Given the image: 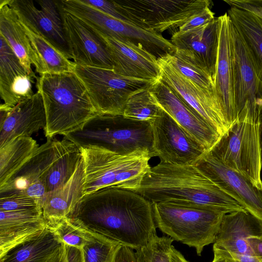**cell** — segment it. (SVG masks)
Instances as JSON below:
<instances>
[{
    "label": "cell",
    "instance_id": "1",
    "mask_svg": "<svg viewBox=\"0 0 262 262\" xmlns=\"http://www.w3.org/2000/svg\"><path fill=\"white\" fill-rule=\"evenodd\" d=\"M68 217L133 250L157 236L152 203L129 190L105 188L85 194Z\"/></svg>",
    "mask_w": 262,
    "mask_h": 262
},
{
    "label": "cell",
    "instance_id": "2",
    "mask_svg": "<svg viewBox=\"0 0 262 262\" xmlns=\"http://www.w3.org/2000/svg\"><path fill=\"white\" fill-rule=\"evenodd\" d=\"M133 191L152 204L168 202L197 206L226 214L246 211L193 165L160 162L151 167Z\"/></svg>",
    "mask_w": 262,
    "mask_h": 262
},
{
    "label": "cell",
    "instance_id": "3",
    "mask_svg": "<svg viewBox=\"0 0 262 262\" xmlns=\"http://www.w3.org/2000/svg\"><path fill=\"white\" fill-rule=\"evenodd\" d=\"M36 80L46 115L45 134L49 139L79 129L99 114L74 72L43 74Z\"/></svg>",
    "mask_w": 262,
    "mask_h": 262
},
{
    "label": "cell",
    "instance_id": "4",
    "mask_svg": "<svg viewBox=\"0 0 262 262\" xmlns=\"http://www.w3.org/2000/svg\"><path fill=\"white\" fill-rule=\"evenodd\" d=\"M63 137L79 148H98L121 155L143 150L152 157L151 123L123 115L98 114L81 128Z\"/></svg>",
    "mask_w": 262,
    "mask_h": 262
},
{
    "label": "cell",
    "instance_id": "5",
    "mask_svg": "<svg viewBox=\"0 0 262 262\" xmlns=\"http://www.w3.org/2000/svg\"><path fill=\"white\" fill-rule=\"evenodd\" d=\"M260 112L243 111L208 151L227 167L262 190Z\"/></svg>",
    "mask_w": 262,
    "mask_h": 262
},
{
    "label": "cell",
    "instance_id": "6",
    "mask_svg": "<svg viewBox=\"0 0 262 262\" xmlns=\"http://www.w3.org/2000/svg\"><path fill=\"white\" fill-rule=\"evenodd\" d=\"M79 149L84 167V195L105 188L133 191L151 168L148 151L121 155L95 147Z\"/></svg>",
    "mask_w": 262,
    "mask_h": 262
},
{
    "label": "cell",
    "instance_id": "7",
    "mask_svg": "<svg viewBox=\"0 0 262 262\" xmlns=\"http://www.w3.org/2000/svg\"><path fill=\"white\" fill-rule=\"evenodd\" d=\"M156 227L173 240L195 248L199 256L214 243L225 213L168 202L152 204Z\"/></svg>",
    "mask_w": 262,
    "mask_h": 262
},
{
    "label": "cell",
    "instance_id": "8",
    "mask_svg": "<svg viewBox=\"0 0 262 262\" xmlns=\"http://www.w3.org/2000/svg\"><path fill=\"white\" fill-rule=\"evenodd\" d=\"M74 72L99 114L122 115L128 99L154 82L99 68L76 65Z\"/></svg>",
    "mask_w": 262,
    "mask_h": 262
},
{
    "label": "cell",
    "instance_id": "9",
    "mask_svg": "<svg viewBox=\"0 0 262 262\" xmlns=\"http://www.w3.org/2000/svg\"><path fill=\"white\" fill-rule=\"evenodd\" d=\"M70 12L94 30L141 47L158 59L176 51V47L160 33L116 19L80 1L72 4Z\"/></svg>",
    "mask_w": 262,
    "mask_h": 262
},
{
    "label": "cell",
    "instance_id": "10",
    "mask_svg": "<svg viewBox=\"0 0 262 262\" xmlns=\"http://www.w3.org/2000/svg\"><path fill=\"white\" fill-rule=\"evenodd\" d=\"M152 156L160 162L176 165H194L206 152L177 122L162 109L151 123Z\"/></svg>",
    "mask_w": 262,
    "mask_h": 262
},
{
    "label": "cell",
    "instance_id": "11",
    "mask_svg": "<svg viewBox=\"0 0 262 262\" xmlns=\"http://www.w3.org/2000/svg\"><path fill=\"white\" fill-rule=\"evenodd\" d=\"M160 78L171 88L200 117L221 136L229 128L223 110L214 92L205 90L183 76L166 57L158 59Z\"/></svg>",
    "mask_w": 262,
    "mask_h": 262
},
{
    "label": "cell",
    "instance_id": "12",
    "mask_svg": "<svg viewBox=\"0 0 262 262\" xmlns=\"http://www.w3.org/2000/svg\"><path fill=\"white\" fill-rule=\"evenodd\" d=\"M130 23L160 33L179 27L185 20V8L189 1H113Z\"/></svg>",
    "mask_w": 262,
    "mask_h": 262
},
{
    "label": "cell",
    "instance_id": "13",
    "mask_svg": "<svg viewBox=\"0 0 262 262\" xmlns=\"http://www.w3.org/2000/svg\"><path fill=\"white\" fill-rule=\"evenodd\" d=\"M248 212L262 221V192L248 179L206 152L194 165Z\"/></svg>",
    "mask_w": 262,
    "mask_h": 262
},
{
    "label": "cell",
    "instance_id": "14",
    "mask_svg": "<svg viewBox=\"0 0 262 262\" xmlns=\"http://www.w3.org/2000/svg\"><path fill=\"white\" fill-rule=\"evenodd\" d=\"M57 7L66 41L75 63L113 70L111 56L97 33L78 18Z\"/></svg>",
    "mask_w": 262,
    "mask_h": 262
},
{
    "label": "cell",
    "instance_id": "15",
    "mask_svg": "<svg viewBox=\"0 0 262 262\" xmlns=\"http://www.w3.org/2000/svg\"><path fill=\"white\" fill-rule=\"evenodd\" d=\"M159 106L206 150L209 151L221 136L198 116L180 96L161 78L149 88Z\"/></svg>",
    "mask_w": 262,
    "mask_h": 262
},
{
    "label": "cell",
    "instance_id": "16",
    "mask_svg": "<svg viewBox=\"0 0 262 262\" xmlns=\"http://www.w3.org/2000/svg\"><path fill=\"white\" fill-rule=\"evenodd\" d=\"M232 41L234 100L237 117L244 111L262 112V81L242 37L233 25Z\"/></svg>",
    "mask_w": 262,
    "mask_h": 262
},
{
    "label": "cell",
    "instance_id": "17",
    "mask_svg": "<svg viewBox=\"0 0 262 262\" xmlns=\"http://www.w3.org/2000/svg\"><path fill=\"white\" fill-rule=\"evenodd\" d=\"M219 38L218 17L190 30L172 34L170 41L177 49L174 53L206 71L214 82Z\"/></svg>",
    "mask_w": 262,
    "mask_h": 262
},
{
    "label": "cell",
    "instance_id": "18",
    "mask_svg": "<svg viewBox=\"0 0 262 262\" xmlns=\"http://www.w3.org/2000/svg\"><path fill=\"white\" fill-rule=\"evenodd\" d=\"M93 29L105 45L112 59L113 71L116 73L152 82L160 78L161 69L155 56L141 47Z\"/></svg>",
    "mask_w": 262,
    "mask_h": 262
},
{
    "label": "cell",
    "instance_id": "19",
    "mask_svg": "<svg viewBox=\"0 0 262 262\" xmlns=\"http://www.w3.org/2000/svg\"><path fill=\"white\" fill-rule=\"evenodd\" d=\"M218 19L219 38L214 92L229 127L237 118L234 100L232 24L227 13L218 17Z\"/></svg>",
    "mask_w": 262,
    "mask_h": 262
},
{
    "label": "cell",
    "instance_id": "20",
    "mask_svg": "<svg viewBox=\"0 0 262 262\" xmlns=\"http://www.w3.org/2000/svg\"><path fill=\"white\" fill-rule=\"evenodd\" d=\"M0 41V96L4 104L14 107L33 95L35 78L28 74L1 35Z\"/></svg>",
    "mask_w": 262,
    "mask_h": 262
},
{
    "label": "cell",
    "instance_id": "21",
    "mask_svg": "<svg viewBox=\"0 0 262 262\" xmlns=\"http://www.w3.org/2000/svg\"><path fill=\"white\" fill-rule=\"evenodd\" d=\"M256 236H262V221L247 211L226 214L213 248L232 254L253 256L247 242Z\"/></svg>",
    "mask_w": 262,
    "mask_h": 262
},
{
    "label": "cell",
    "instance_id": "22",
    "mask_svg": "<svg viewBox=\"0 0 262 262\" xmlns=\"http://www.w3.org/2000/svg\"><path fill=\"white\" fill-rule=\"evenodd\" d=\"M47 125L42 98L37 91L13 107L0 123V147L20 136L31 137Z\"/></svg>",
    "mask_w": 262,
    "mask_h": 262
},
{
    "label": "cell",
    "instance_id": "23",
    "mask_svg": "<svg viewBox=\"0 0 262 262\" xmlns=\"http://www.w3.org/2000/svg\"><path fill=\"white\" fill-rule=\"evenodd\" d=\"M47 226L40 211H0V260L38 235Z\"/></svg>",
    "mask_w": 262,
    "mask_h": 262
},
{
    "label": "cell",
    "instance_id": "24",
    "mask_svg": "<svg viewBox=\"0 0 262 262\" xmlns=\"http://www.w3.org/2000/svg\"><path fill=\"white\" fill-rule=\"evenodd\" d=\"M60 152V141L49 139L0 187V196L22 193L32 184L45 181L46 174ZM46 182V181H45Z\"/></svg>",
    "mask_w": 262,
    "mask_h": 262
},
{
    "label": "cell",
    "instance_id": "25",
    "mask_svg": "<svg viewBox=\"0 0 262 262\" xmlns=\"http://www.w3.org/2000/svg\"><path fill=\"white\" fill-rule=\"evenodd\" d=\"M85 173L81 156L71 179L63 186L47 192L40 200L42 215L46 221L68 217L84 196Z\"/></svg>",
    "mask_w": 262,
    "mask_h": 262
},
{
    "label": "cell",
    "instance_id": "26",
    "mask_svg": "<svg viewBox=\"0 0 262 262\" xmlns=\"http://www.w3.org/2000/svg\"><path fill=\"white\" fill-rule=\"evenodd\" d=\"M8 4L22 24L48 40L67 58L72 59L62 26L52 21L32 1L8 0Z\"/></svg>",
    "mask_w": 262,
    "mask_h": 262
},
{
    "label": "cell",
    "instance_id": "27",
    "mask_svg": "<svg viewBox=\"0 0 262 262\" xmlns=\"http://www.w3.org/2000/svg\"><path fill=\"white\" fill-rule=\"evenodd\" d=\"M0 35L13 51L28 74L37 79L32 70L39 69L38 58L32 47L24 27L18 18L8 4V0L0 1Z\"/></svg>",
    "mask_w": 262,
    "mask_h": 262
},
{
    "label": "cell",
    "instance_id": "28",
    "mask_svg": "<svg viewBox=\"0 0 262 262\" xmlns=\"http://www.w3.org/2000/svg\"><path fill=\"white\" fill-rule=\"evenodd\" d=\"M66 245L47 228L38 235L11 251L0 262H63Z\"/></svg>",
    "mask_w": 262,
    "mask_h": 262
},
{
    "label": "cell",
    "instance_id": "29",
    "mask_svg": "<svg viewBox=\"0 0 262 262\" xmlns=\"http://www.w3.org/2000/svg\"><path fill=\"white\" fill-rule=\"evenodd\" d=\"M227 14L242 37L262 81V19L250 12L230 7Z\"/></svg>",
    "mask_w": 262,
    "mask_h": 262
},
{
    "label": "cell",
    "instance_id": "30",
    "mask_svg": "<svg viewBox=\"0 0 262 262\" xmlns=\"http://www.w3.org/2000/svg\"><path fill=\"white\" fill-rule=\"evenodd\" d=\"M39 146L32 137L20 136L0 147V187L30 158Z\"/></svg>",
    "mask_w": 262,
    "mask_h": 262
},
{
    "label": "cell",
    "instance_id": "31",
    "mask_svg": "<svg viewBox=\"0 0 262 262\" xmlns=\"http://www.w3.org/2000/svg\"><path fill=\"white\" fill-rule=\"evenodd\" d=\"M38 58L40 75L74 72L76 64L42 36L21 24Z\"/></svg>",
    "mask_w": 262,
    "mask_h": 262
},
{
    "label": "cell",
    "instance_id": "32",
    "mask_svg": "<svg viewBox=\"0 0 262 262\" xmlns=\"http://www.w3.org/2000/svg\"><path fill=\"white\" fill-rule=\"evenodd\" d=\"M81 159L80 149L75 144L64 138L60 141L59 155L45 176L47 192L64 185L74 174Z\"/></svg>",
    "mask_w": 262,
    "mask_h": 262
},
{
    "label": "cell",
    "instance_id": "33",
    "mask_svg": "<svg viewBox=\"0 0 262 262\" xmlns=\"http://www.w3.org/2000/svg\"><path fill=\"white\" fill-rule=\"evenodd\" d=\"M47 222L50 228L67 246L82 249L85 246L98 240L107 238L93 232L69 217Z\"/></svg>",
    "mask_w": 262,
    "mask_h": 262
},
{
    "label": "cell",
    "instance_id": "34",
    "mask_svg": "<svg viewBox=\"0 0 262 262\" xmlns=\"http://www.w3.org/2000/svg\"><path fill=\"white\" fill-rule=\"evenodd\" d=\"M150 86L135 93L128 99L122 115L125 118L151 123L160 115L162 108L151 94Z\"/></svg>",
    "mask_w": 262,
    "mask_h": 262
},
{
    "label": "cell",
    "instance_id": "35",
    "mask_svg": "<svg viewBox=\"0 0 262 262\" xmlns=\"http://www.w3.org/2000/svg\"><path fill=\"white\" fill-rule=\"evenodd\" d=\"M165 57L171 64L185 77L200 87L214 92V81L201 67L176 53Z\"/></svg>",
    "mask_w": 262,
    "mask_h": 262
},
{
    "label": "cell",
    "instance_id": "36",
    "mask_svg": "<svg viewBox=\"0 0 262 262\" xmlns=\"http://www.w3.org/2000/svg\"><path fill=\"white\" fill-rule=\"evenodd\" d=\"M173 239L157 235L145 246L136 250L137 262H170Z\"/></svg>",
    "mask_w": 262,
    "mask_h": 262
},
{
    "label": "cell",
    "instance_id": "37",
    "mask_svg": "<svg viewBox=\"0 0 262 262\" xmlns=\"http://www.w3.org/2000/svg\"><path fill=\"white\" fill-rule=\"evenodd\" d=\"M121 246L108 238L98 240L82 249L83 262H114L116 255Z\"/></svg>",
    "mask_w": 262,
    "mask_h": 262
},
{
    "label": "cell",
    "instance_id": "38",
    "mask_svg": "<svg viewBox=\"0 0 262 262\" xmlns=\"http://www.w3.org/2000/svg\"><path fill=\"white\" fill-rule=\"evenodd\" d=\"M0 211L42 212L39 200L17 193L0 196Z\"/></svg>",
    "mask_w": 262,
    "mask_h": 262
},
{
    "label": "cell",
    "instance_id": "39",
    "mask_svg": "<svg viewBox=\"0 0 262 262\" xmlns=\"http://www.w3.org/2000/svg\"><path fill=\"white\" fill-rule=\"evenodd\" d=\"M210 7L211 6L206 7L196 12L182 25L177 31L186 32L204 25L213 20L215 17Z\"/></svg>",
    "mask_w": 262,
    "mask_h": 262
},
{
    "label": "cell",
    "instance_id": "40",
    "mask_svg": "<svg viewBox=\"0 0 262 262\" xmlns=\"http://www.w3.org/2000/svg\"><path fill=\"white\" fill-rule=\"evenodd\" d=\"M82 3L91 6L100 12L116 19L130 23L119 11L113 1L80 0ZM132 24V23H131Z\"/></svg>",
    "mask_w": 262,
    "mask_h": 262
},
{
    "label": "cell",
    "instance_id": "41",
    "mask_svg": "<svg viewBox=\"0 0 262 262\" xmlns=\"http://www.w3.org/2000/svg\"><path fill=\"white\" fill-rule=\"evenodd\" d=\"M230 7L246 10L262 19V0H225Z\"/></svg>",
    "mask_w": 262,
    "mask_h": 262
},
{
    "label": "cell",
    "instance_id": "42",
    "mask_svg": "<svg viewBox=\"0 0 262 262\" xmlns=\"http://www.w3.org/2000/svg\"><path fill=\"white\" fill-rule=\"evenodd\" d=\"M114 262H137L136 252L127 246L122 245L116 255Z\"/></svg>",
    "mask_w": 262,
    "mask_h": 262
},
{
    "label": "cell",
    "instance_id": "43",
    "mask_svg": "<svg viewBox=\"0 0 262 262\" xmlns=\"http://www.w3.org/2000/svg\"><path fill=\"white\" fill-rule=\"evenodd\" d=\"M247 243L253 257L262 262V236H252Z\"/></svg>",
    "mask_w": 262,
    "mask_h": 262
},
{
    "label": "cell",
    "instance_id": "44",
    "mask_svg": "<svg viewBox=\"0 0 262 262\" xmlns=\"http://www.w3.org/2000/svg\"><path fill=\"white\" fill-rule=\"evenodd\" d=\"M66 255L69 262H83L82 249L66 246Z\"/></svg>",
    "mask_w": 262,
    "mask_h": 262
},
{
    "label": "cell",
    "instance_id": "45",
    "mask_svg": "<svg viewBox=\"0 0 262 262\" xmlns=\"http://www.w3.org/2000/svg\"><path fill=\"white\" fill-rule=\"evenodd\" d=\"M214 258L212 262H231L232 257L230 253L225 250L213 248Z\"/></svg>",
    "mask_w": 262,
    "mask_h": 262
},
{
    "label": "cell",
    "instance_id": "46",
    "mask_svg": "<svg viewBox=\"0 0 262 262\" xmlns=\"http://www.w3.org/2000/svg\"><path fill=\"white\" fill-rule=\"evenodd\" d=\"M170 262H189L181 252L178 251L173 246L171 247Z\"/></svg>",
    "mask_w": 262,
    "mask_h": 262
},
{
    "label": "cell",
    "instance_id": "47",
    "mask_svg": "<svg viewBox=\"0 0 262 262\" xmlns=\"http://www.w3.org/2000/svg\"><path fill=\"white\" fill-rule=\"evenodd\" d=\"M230 255L236 262H261L251 256L237 255L232 254H230Z\"/></svg>",
    "mask_w": 262,
    "mask_h": 262
},
{
    "label": "cell",
    "instance_id": "48",
    "mask_svg": "<svg viewBox=\"0 0 262 262\" xmlns=\"http://www.w3.org/2000/svg\"><path fill=\"white\" fill-rule=\"evenodd\" d=\"M260 139H261V152H262V112H261V114Z\"/></svg>",
    "mask_w": 262,
    "mask_h": 262
},
{
    "label": "cell",
    "instance_id": "49",
    "mask_svg": "<svg viewBox=\"0 0 262 262\" xmlns=\"http://www.w3.org/2000/svg\"><path fill=\"white\" fill-rule=\"evenodd\" d=\"M231 262H236L233 258Z\"/></svg>",
    "mask_w": 262,
    "mask_h": 262
},
{
    "label": "cell",
    "instance_id": "50",
    "mask_svg": "<svg viewBox=\"0 0 262 262\" xmlns=\"http://www.w3.org/2000/svg\"><path fill=\"white\" fill-rule=\"evenodd\" d=\"M261 182H262V180H261ZM261 192H262V190H261Z\"/></svg>",
    "mask_w": 262,
    "mask_h": 262
}]
</instances>
